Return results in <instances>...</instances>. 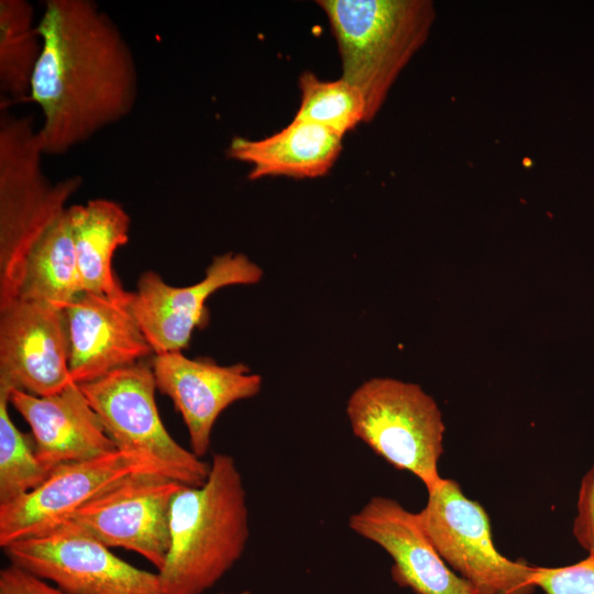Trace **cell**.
<instances>
[{
    "label": "cell",
    "mask_w": 594,
    "mask_h": 594,
    "mask_svg": "<svg viewBox=\"0 0 594 594\" xmlns=\"http://www.w3.org/2000/svg\"><path fill=\"white\" fill-rule=\"evenodd\" d=\"M29 100L43 113L45 155H62L133 110L138 67L125 37L90 0H47Z\"/></svg>",
    "instance_id": "1"
},
{
    "label": "cell",
    "mask_w": 594,
    "mask_h": 594,
    "mask_svg": "<svg viewBox=\"0 0 594 594\" xmlns=\"http://www.w3.org/2000/svg\"><path fill=\"white\" fill-rule=\"evenodd\" d=\"M169 536L166 560L157 571L165 594H202L240 560L250 527L246 491L233 457L213 454L206 482L178 490Z\"/></svg>",
    "instance_id": "2"
},
{
    "label": "cell",
    "mask_w": 594,
    "mask_h": 594,
    "mask_svg": "<svg viewBox=\"0 0 594 594\" xmlns=\"http://www.w3.org/2000/svg\"><path fill=\"white\" fill-rule=\"evenodd\" d=\"M336 38L341 78L374 119L398 75L426 42L436 13L427 0H319Z\"/></svg>",
    "instance_id": "3"
},
{
    "label": "cell",
    "mask_w": 594,
    "mask_h": 594,
    "mask_svg": "<svg viewBox=\"0 0 594 594\" xmlns=\"http://www.w3.org/2000/svg\"><path fill=\"white\" fill-rule=\"evenodd\" d=\"M44 151L31 117H0V289H8L41 249L67 201L82 184L79 176L51 183Z\"/></svg>",
    "instance_id": "4"
},
{
    "label": "cell",
    "mask_w": 594,
    "mask_h": 594,
    "mask_svg": "<svg viewBox=\"0 0 594 594\" xmlns=\"http://www.w3.org/2000/svg\"><path fill=\"white\" fill-rule=\"evenodd\" d=\"M345 411L353 435L393 468L417 476L427 491L442 480L444 424L436 400L419 385L370 378L352 392Z\"/></svg>",
    "instance_id": "5"
},
{
    "label": "cell",
    "mask_w": 594,
    "mask_h": 594,
    "mask_svg": "<svg viewBox=\"0 0 594 594\" xmlns=\"http://www.w3.org/2000/svg\"><path fill=\"white\" fill-rule=\"evenodd\" d=\"M417 516L441 558L476 594H534L537 566L496 549L486 510L457 481L442 477Z\"/></svg>",
    "instance_id": "6"
},
{
    "label": "cell",
    "mask_w": 594,
    "mask_h": 594,
    "mask_svg": "<svg viewBox=\"0 0 594 594\" xmlns=\"http://www.w3.org/2000/svg\"><path fill=\"white\" fill-rule=\"evenodd\" d=\"M79 386L118 450L152 457L185 485L206 482L210 463L177 443L160 417L151 362L141 360Z\"/></svg>",
    "instance_id": "7"
},
{
    "label": "cell",
    "mask_w": 594,
    "mask_h": 594,
    "mask_svg": "<svg viewBox=\"0 0 594 594\" xmlns=\"http://www.w3.org/2000/svg\"><path fill=\"white\" fill-rule=\"evenodd\" d=\"M2 549L10 564L66 594H165L157 572L130 564L66 521Z\"/></svg>",
    "instance_id": "8"
},
{
    "label": "cell",
    "mask_w": 594,
    "mask_h": 594,
    "mask_svg": "<svg viewBox=\"0 0 594 594\" xmlns=\"http://www.w3.org/2000/svg\"><path fill=\"white\" fill-rule=\"evenodd\" d=\"M140 474L178 481L152 457L122 450L57 466L42 485L0 505V547L58 525L99 494Z\"/></svg>",
    "instance_id": "9"
},
{
    "label": "cell",
    "mask_w": 594,
    "mask_h": 594,
    "mask_svg": "<svg viewBox=\"0 0 594 594\" xmlns=\"http://www.w3.org/2000/svg\"><path fill=\"white\" fill-rule=\"evenodd\" d=\"M183 485L161 475H134L99 494L63 521L109 548L136 552L158 571L169 549L172 502Z\"/></svg>",
    "instance_id": "10"
},
{
    "label": "cell",
    "mask_w": 594,
    "mask_h": 594,
    "mask_svg": "<svg viewBox=\"0 0 594 594\" xmlns=\"http://www.w3.org/2000/svg\"><path fill=\"white\" fill-rule=\"evenodd\" d=\"M262 268L245 254L228 252L212 258L204 278L189 286H170L153 271L144 272L128 306L154 354L188 348L195 329L209 322L208 298L232 285L260 282Z\"/></svg>",
    "instance_id": "11"
},
{
    "label": "cell",
    "mask_w": 594,
    "mask_h": 594,
    "mask_svg": "<svg viewBox=\"0 0 594 594\" xmlns=\"http://www.w3.org/2000/svg\"><path fill=\"white\" fill-rule=\"evenodd\" d=\"M68 361L64 308L28 299L0 304V389L57 393L73 382Z\"/></svg>",
    "instance_id": "12"
},
{
    "label": "cell",
    "mask_w": 594,
    "mask_h": 594,
    "mask_svg": "<svg viewBox=\"0 0 594 594\" xmlns=\"http://www.w3.org/2000/svg\"><path fill=\"white\" fill-rule=\"evenodd\" d=\"M156 387L168 396L187 427L191 451L210 449L213 426L230 405L256 396L262 377L244 363L220 365L210 358H187L182 351L154 354Z\"/></svg>",
    "instance_id": "13"
},
{
    "label": "cell",
    "mask_w": 594,
    "mask_h": 594,
    "mask_svg": "<svg viewBox=\"0 0 594 594\" xmlns=\"http://www.w3.org/2000/svg\"><path fill=\"white\" fill-rule=\"evenodd\" d=\"M358 536L380 546L393 560V580L415 594H476L441 558L417 513L386 496L371 497L348 520Z\"/></svg>",
    "instance_id": "14"
},
{
    "label": "cell",
    "mask_w": 594,
    "mask_h": 594,
    "mask_svg": "<svg viewBox=\"0 0 594 594\" xmlns=\"http://www.w3.org/2000/svg\"><path fill=\"white\" fill-rule=\"evenodd\" d=\"M69 375L85 384L154 353L128 307L105 296L80 293L65 308Z\"/></svg>",
    "instance_id": "15"
},
{
    "label": "cell",
    "mask_w": 594,
    "mask_h": 594,
    "mask_svg": "<svg viewBox=\"0 0 594 594\" xmlns=\"http://www.w3.org/2000/svg\"><path fill=\"white\" fill-rule=\"evenodd\" d=\"M9 400L29 424L37 458L53 470L118 450L75 382L47 396L14 389Z\"/></svg>",
    "instance_id": "16"
},
{
    "label": "cell",
    "mask_w": 594,
    "mask_h": 594,
    "mask_svg": "<svg viewBox=\"0 0 594 594\" xmlns=\"http://www.w3.org/2000/svg\"><path fill=\"white\" fill-rule=\"evenodd\" d=\"M342 151V138L315 123L293 119L278 132L251 140L232 138L226 154L251 166L249 179L324 176Z\"/></svg>",
    "instance_id": "17"
},
{
    "label": "cell",
    "mask_w": 594,
    "mask_h": 594,
    "mask_svg": "<svg viewBox=\"0 0 594 594\" xmlns=\"http://www.w3.org/2000/svg\"><path fill=\"white\" fill-rule=\"evenodd\" d=\"M76 270L81 293L105 296L128 307L131 292L123 289L113 273L118 248L129 242L131 220L118 202L96 198L69 206Z\"/></svg>",
    "instance_id": "18"
},
{
    "label": "cell",
    "mask_w": 594,
    "mask_h": 594,
    "mask_svg": "<svg viewBox=\"0 0 594 594\" xmlns=\"http://www.w3.org/2000/svg\"><path fill=\"white\" fill-rule=\"evenodd\" d=\"M42 52L34 9L26 0H0V90L10 101H28Z\"/></svg>",
    "instance_id": "19"
},
{
    "label": "cell",
    "mask_w": 594,
    "mask_h": 594,
    "mask_svg": "<svg viewBox=\"0 0 594 594\" xmlns=\"http://www.w3.org/2000/svg\"><path fill=\"white\" fill-rule=\"evenodd\" d=\"M300 105L294 119L318 124L343 136L366 122V107L361 91L340 78L321 80L305 72L298 78Z\"/></svg>",
    "instance_id": "20"
},
{
    "label": "cell",
    "mask_w": 594,
    "mask_h": 594,
    "mask_svg": "<svg viewBox=\"0 0 594 594\" xmlns=\"http://www.w3.org/2000/svg\"><path fill=\"white\" fill-rule=\"evenodd\" d=\"M10 392L0 389V505L12 502L42 485L55 470L36 454L34 439L12 422Z\"/></svg>",
    "instance_id": "21"
},
{
    "label": "cell",
    "mask_w": 594,
    "mask_h": 594,
    "mask_svg": "<svg viewBox=\"0 0 594 594\" xmlns=\"http://www.w3.org/2000/svg\"><path fill=\"white\" fill-rule=\"evenodd\" d=\"M535 584L544 594H594V557L565 566H537Z\"/></svg>",
    "instance_id": "22"
},
{
    "label": "cell",
    "mask_w": 594,
    "mask_h": 594,
    "mask_svg": "<svg viewBox=\"0 0 594 594\" xmlns=\"http://www.w3.org/2000/svg\"><path fill=\"white\" fill-rule=\"evenodd\" d=\"M572 532L578 543L594 557V463L581 480Z\"/></svg>",
    "instance_id": "23"
},
{
    "label": "cell",
    "mask_w": 594,
    "mask_h": 594,
    "mask_svg": "<svg viewBox=\"0 0 594 594\" xmlns=\"http://www.w3.org/2000/svg\"><path fill=\"white\" fill-rule=\"evenodd\" d=\"M0 594H66L34 574L9 564L0 571Z\"/></svg>",
    "instance_id": "24"
},
{
    "label": "cell",
    "mask_w": 594,
    "mask_h": 594,
    "mask_svg": "<svg viewBox=\"0 0 594 594\" xmlns=\"http://www.w3.org/2000/svg\"><path fill=\"white\" fill-rule=\"evenodd\" d=\"M217 594H254V593L249 591V590H243V591H240V592H220V593H217Z\"/></svg>",
    "instance_id": "25"
}]
</instances>
